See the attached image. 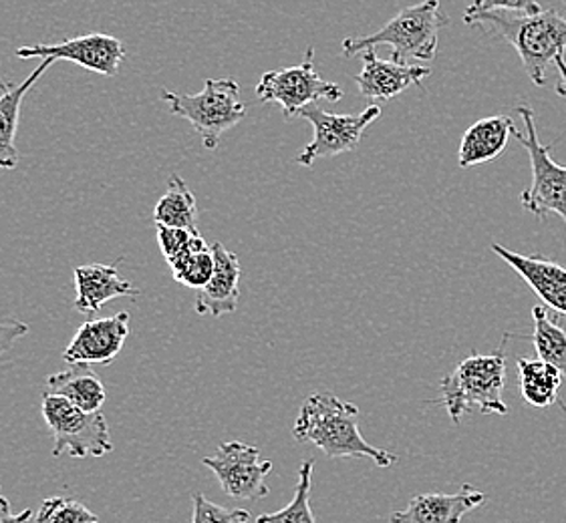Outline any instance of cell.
I'll return each instance as SVG.
<instances>
[{
    "label": "cell",
    "instance_id": "cell-1",
    "mask_svg": "<svg viewBox=\"0 0 566 523\" xmlns=\"http://www.w3.org/2000/svg\"><path fill=\"white\" fill-rule=\"evenodd\" d=\"M293 435L298 444H313L328 457H369L377 467L397 463V456L363 439L359 409L331 393L306 398Z\"/></svg>",
    "mask_w": 566,
    "mask_h": 523
},
{
    "label": "cell",
    "instance_id": "cell-2",
    "mask_svg": "<svg viewBox=\"0 0 566 523\" xmlns=\"http://www.w3.org/2000/svg\"><path fill=\"white\" fill-rule=\"evenodd\" d=\"M465 24L492 31L516 49L536 87L546 85V68L566 51V19L556 11L536 14L490 11L464 17Z\"/></svg>",
    "mask_w": 566,
    "mask_h": 523
},
{
    "label": "cell",
    "instance_id": "cell-3",
    "mask_svg": "<svg viewBox=\"0 0 566 523\" xmlns=\"http://www.w3.org/2000/svg\"><path fill=\"white\" fill-rule=\"evenodd\" d=\"M448 19L440 11V0H421L413 7L397 12L377 33L353 36L343 41V57L361 55L377 45L391 46V58L408 63L409 58L430 63L438 53L440 31Z\"/></svg>",
    "mask_w": 566,
    "mask_h": 523
},
{
    "label": "cell",
    "instance_id": "cell-4",
    "mask_svg": "<svg viewBox=\"0 0 566 523\" xmlns=\"http://www.w3.org/2000/svg\"><path fill=\"white\" fill-rule=\"evenodd\" d=\"M504 354H472L453 369L452 375L440 383L443 407L455 425L468 410L478 409L482 415H509V405L502 393L506 385Z\"/></svg>",
    "mask_w": 566,
    "mask_h": 523
},
{
    "label": "cell",
    "instance_id": "cell-5",
    "mask_svg": "<svg viewBox=\"0 0 566 523\" xmlns=\"http://www.w3.org/2000/svg\"><path fill=\"white\" fill-rule=\"evenodd\" d=\"M161 99L170 105L171 114L192 124L208 149L218 148L222 134L239 126L247 117V105L240 99V85L230 77L206 81L205 92L196 95L164 92Z\"/></svg>",
    "mask_w": 566,
    "mask_h": 523
},
{
    "label": "cell",
    "instance_id": "cell-6",
    "mask_svg": "<svg viewBox=\"0 0 566 523\" xmlns=\"http://www.w3.org/2000/svg\"><path fill=\"white\" fill-rule=\"evenodd\" d=\"M43 417L55 437L53 457H103L114 451L109 425L102 410L75 407L67 398L43 393Z\"/></svg>",
    "mask_w": 566,
    "mask_h": 523
},
{
    "label": "cell",
    "instance_id": "cell-7",
    "mask_svg": "<svg viewBox=\"0 0 566 523\" xmlns=\"http://www.w3.org/2000/svg\"><path fill=\"white\" fill-rule=\"evenodd\" d=\"M516 114L521 115L526 131L522 134L521 129H514L512 136L528 151L533 168V183L522 192L521 204L538 220H544L548 214H558L566 224V168L553 160L551 146L541 143L533 107L518 105Z\"/></svg>",
    "mask_w": 566,
    "mask_h": 523
},
{
    "label": "cell",
    "instance_id": "cell-8",
    "mask_svg": "<svg viewBox=\"0 0 566 523\" xmlns=\"http://www.w3.org/2000/svg\"><path fill=\"white\" fill-rule=\"evenodd\" d=\"M256 97L261 103H279L284 119H293L306 105L317 102H340L339 85L325 81L315 68V49H306L305 61L296 67L269 71L256 85Z\"/></svg>",
    "mask_w": 566,
    "mask_h": 523
},
{
    "label": "cell",
    "instance_id": "cell-9",
    "mask_svg": "<svg viewBox=\"0 0 566 523\" xmlns=\"http://www.w3.org/2000/svg\"><path fill=\"white\" fill-rule=\"evenodd\" d=\"M296 117H303L315 129L313 141L296 158L301 166L308 168L321 158H335L359 148L365 129L381 117V107L369 105L361 114L340 115L327 114L313 103L301 109Z\"/></svg>",
    "mask_w": 566,
    "mask_h": 523
},
{
    "label": "cell",
    "instance_id": "cell-10",
    "mask_svg": "<svg viewBox=\"0 0 566 523\" xmlns=\"http://www.w3.org/2000/svg\"><path fill=\"white\" fill-rule=\"evenodd\" d=\"M214 473L222 490L232 500L256 501L271 491L264 479L272 471L271 461H262L261 451L254 445L242 441L222 444L212 457L202 461Z\"/></svg>",
    "mask_w": 566,
    "mask_h": 523
},
{
    "label": "cell",
    "instance_id": "cell-11",
    "mask_svg": "<svg viewBox=\"0 0 566 523\" xmlns=\"http://www.w3.org/2000/svg\"><path fill=\"white\" fill-rule=\"evenodd\" d=\"M19 58H51V61H71L93 73L105 77H115L125 58V46L112 34L87 33L67 39L57 45H31L17 49Z\"/></svg>",
    "mask_w": 566,
    "mask_h": 523
},
{
    "label": "cell",
    "instance_id": "cell-12",
    "mask_svg": "<svg viewBox=\"0 0 566 523\" xmlns=\"http://www.w3.org/2000/svg\"><path fill=\"white\" fill-rule=\"evenodd\" d=\"M129 337V312L87 320L69 342L63 359L69 364H112Z\"/></svg>",
    "mask_w": 566,
    "mask_h": 523
},
{
    "label": "cell",
    "instance_id": "cell-13",
    "mask_svg": "<svg viewBox=\"0 0 566 523\" xmlns=\"http://www.w3.org/2000/svg\"><path fill=\"white\" fill-rule=\"evenodd\" d=\"M361 57L363 71L353 79L357 83V92L363 99L374 102V105L389 102L413 85L419 87L421 81L430 77V67L397 63L394 58H379L375 49L363 51Z\"/></svg>",
    "mask_w": 566,
    "mask_h": 523
},
{
    "label": "cell",
    "instance_id": "cell-14",
    "mask_svg": "<svg viewBox=\"0 0 566 523\" xmlns=\"http://www.w3.org/2000/svg\"><path fill=\"white\" fill-rule=\"evenodd\" d=\"M492 250L502 260L521 274L522 280L533 288L534 295L543 300L546 308H553L566 317V268L558 262L546 260L544 256H524L506 250L500 244H492Z\"/></svg>",
    "mask_w": 566,
    "mask_h": 523
},
{
    "label": "cell",
    "instance_id": "cell-15",
    "mask_svg": "<svg viewBox=\"0 0 566 523\" xmlns=\"http://www.w3.org/2000/svg\"><path fill=\"white\" fill-rule=\"evenodd\" d=\"M212 254H214V274L208 280V285L198 290L193 307L198 314H210L214 319H220L224 314L234 312L239 307L242 268L237 254L227 250L220 242L212 244Z\"/></svg>",
    "mask_w": 566,
    "mask_h": 523
},
{
    "label": "cell",
    "instance_id": "cell-16",
    "mask_svg": "<svg viewBox=\"0 0 566 523\" xmlns=\"http://www.w3.org/2000/svg\"><path fill=\"white\" fill-rule=\"evenodd\" d=\"M486 495L462 485L455 493H421L403 512L391 515V523H462L465 513L480 508Z\"/></svg>",
    "mask_w": 566,
    "mask_h": 523
},
{
    "label": "cell",
    "instance_id": "cell-17",
    "mask_svg": "<svg viewBox=\"0 0 566 523\" xmlns=\"http://www.w3.org/2000/svg\"><path fill=\"white\" fill-rule=\"evenodd\" d=\"M75 310L83 314H93L102 310L105 302L122 298V296H139L142 290L122 280L115 266L90 264L75 268Z\"/></svg>",
    "mask_w": 566,
    "mask_h": 523
},
{
    "label": "cell",
    "instance_id": "cell-18",
    "mask_svg": "<svg viewBox=\"0 0 566 523\" xmlns=\"http://www.w3.org/2000/svg\"><path fill=\"white\" fill-rule=\"evenodd\" d=\"M514 129L516 126L509 115H492L476 121L462 137L458 158L460 168H472L496 160L509 148V139Z\"/></svg>",
    "mask_w": 566,
    "mask_h": 523
},
{
    "label": "cell",
    "instance_id": "cell-19",
    "mask_svg": "<svg viewBox=\"0 0 566 523\" xmlns=\"http://www.w3.org/2000/svg\"><path fill=\"white\" fill-rule=\"evenodd\" d=\"M53 63L55 61L51 58H43V63L34 68L21 85H11L0 95V170H14L19 166L21 156L14 139H17L19 117H21V105H23L24 95L33 89L34 83L41 79V75L46 68H51Z\"/></svg>",
    "mask_w": 566,
    "mask_h": 523
},
{
    "label": "cell",
    "instance_id": "cell-20",
    "mask_svg": "<svg viewBox=\"0 0 566 523\" xmlns=\"http://www.w3.org/2000/svg\"><path fill=\"white\" fill-rule=\"evenodd\" d=\"M45 393L67 398L75 407L93 413L102 410L105 403V387L90 364H73L69 371L46 376Z\"/></svg>",
    "mask_w": 566,
    "mask_h": 523
},
{
    "label": "cell",
    "instance_id": "cell-21",
    "mask_svg": "<svg viewBox=\"0 0 566 523\" xmlns=\"http://www.w3.org/2000/svg\"><path fill=\"white\" fill-rule=\"evenodd\" d=\"M518 369V393L536 409L551 407L558 401V388L563 373L543 359H521Z\"/></svg>",
    "mask_w": 566,
    "mask_h": 523
},
{
    "label": "cell",
    "instance_id": "cell-22",
    "mask_svg": "<svg viewBox=\"0 0 566 523\" xmlns=\"http://www.w3.org/2000/svg\"><path fill=\"white\" fill-rule=\"evenodd\" d=\"M154 222L156 226L190 230L193 234H200L196 198L192 190L188 188V183L184 182L178 173L171 175L166 194L159 198L154 210Z\"/></svg>",
    "mask_w": 566,
    "mask_h": 523
},
{
    "label": "cell",
    "instance_id": "cell-23",
    "mask_svg": "<svg viewBox=\"0 0 566 523\" xmlns=\"http://www.w3.org/2000/svg\"><path fill=\"white\" fill-rule=\"evenodd\" d=\"M534 334L531 337L538 359L556 366L566 376V332L558 320L548 317L546 307L533 308Z\"/></svg>",
    "mask_w": 566,
    "mask_h": 523
},
{
    "label": "cell",
    "instance_id": "cell-24",
    "mask_svg": "<svg viewBox=\"0 0 566 523\" xmlns=\"http://www.w3.org/2000/svg\"><path fill=\"white\" fill-rule=\"evenodd\" d=\"M170 268L174 278L180 285L200 290L202 286L208 285V280L214 274V254H212V248L206 244V239L200 236L196 239L192 250L184 254L178 260L171 262Z\"/></svg>",
    "mask_w": 566,
    "mask_h": 523
},
{
    "label": "cell",
    "instance_id": "cell-25",
    "mask_svg": "<svg viewBox=\"0 0 566 523\" xmlns=\"http://www.w3.org/2000/svg\"><path fill=\"white\" fill-rule=\"evenodd\" d=\"M315 461L306 459L298 469L295 498L281 512L264 513L256 523H317L311 512V485H313Z\"/></svg>",
    "mask_w": 566,
    "mask_h": 523
},
{
    "label": "cell",
    "instance_id": "cell-26",
    "mask_svg": "<svg viewBox=\"0 0 566 523\" xmlns=\"http://www.w3.org/2000/svg\"><path fill=\"white\" fill-rule=\"evenodd\" d=\"M36 523H99V517L87 505L71 498H51L41 503L34 515Z\"/></svg>",
    "mask_w": 566,
    "mask_h": 523
},
{
    "label": "cell",
    "instance_id": "cell-27",
    "mask_svg": "<svg viewBox=\"0 0 566 523\" xmlns=\"http://www.w3.org/2000/svg\"><path fill=\"white\" fill-rule=\"evenodd\" d=\"M192 501V523H250V513L247 510H227L206 500L205 493H196Z\"/></svg>",
    "mask_w": 566,
    "mask_h": 523
},
{
    "label": "cell",
    "instance_id": "cell-28",
    "mask_svg": "<svg viewBox=\"0 0 566 523\" xmlns=\"http://www.w3.org/2000/svg\"><path fill=\"white\" fill-rule=\"evenodd\" d=\"M200 234H193L190 230L168 228V226H158L159 250L168 264L178 260L184 254L192 250L196 239Z\"/></svg>",
    "mask_w": 566,
    "mask_h": 523
},
{
    "label": "cell",
    "instance_id": "cell-29",
    "mask_svg": "<svg viewBox=\"0 0 566 523\" xmlns=\"http://www.w3.org/2000/svg\"><path fill=\"white\" fill-rule=\"evenodd\" d=\"M504 11L516 14H536L543 11L536 0H472L465 9L464 17L480 14V12Z\"/></svg>",
    "mask_w": 566,
    "mask_h": 523
},
{
    "label": "cell",
    "instance_id": "cell-30",
    "mask_svg": "<svg viewBox=\"0 0 566 523\" xmlns=\"http://www.w3.org/2000/svg\"><path fill=\"white\" fill-rule=\"evenodd\" d=\"M24 334H29V324L17 319L0 320V356L9 353L14 342L23 339Z\"/></svg>",
    "mask_w": 566,
    "mask_h": 523
},
{
    "label": "cell",
    "instance_id": "cell-31",
    "mask_svg": "<svg viewBox=\"0 0 566 523\" xmlns=\"http://www.w3.org/2000/svg\"><path fill=\"white\" fill-rule=\"evenodd\" d=\"M33 517V510H24L23 513H12L11 503L0 495V523H29Z\"/></svg>",
    "mask_w": 566,
    "mask_h": 523
},
{
    "label": "cell",
    "instance_id": "cell-32",
    "mask_svg": "<svg viewBox=\"0 0 566 523\" xmlns=\"http://www.w3.org/2000/svg\"><path fill=\"white\" fill-rule=\"evenodd\" d=\"M556 68H558V73H560V83L556 85V93L560 95V97H565L566 99V61L565 55H558L555 58Z\"/></svg>",
    "mask_w": 566,
    "mask_h": 523
},
{
    "label": "cell",
    "instance_id": "cell-33",
    "mask_svg": "<svg viewBox=\"0 0 566 523\" xmlns=\"http://www.w3.org/2000/svg\"><path fill=\"white\" fill-rule=\"evenodd\" d=\"M0 87H2V89H4V92H7V89H9V87H11V85H9V83H7V81L2 79V77H0Z\"/></svg>",
    "mask_w": 566,
    "mask_h": 523
},
{
    "label": "cell",
    "instance_id": "cell-34",
    "mask_svg": "<svg viewBox=\"0 0 566 523\" xmlns=\"http://www.w3.org/2000/svg\"><path fill=\"white\" fill-rule=\"evenodd\" d=\"M565 4H566V0H565Z\"/></svg>",
    "mask_w": 566,
    "mask_h": 523
}]
</instances>
